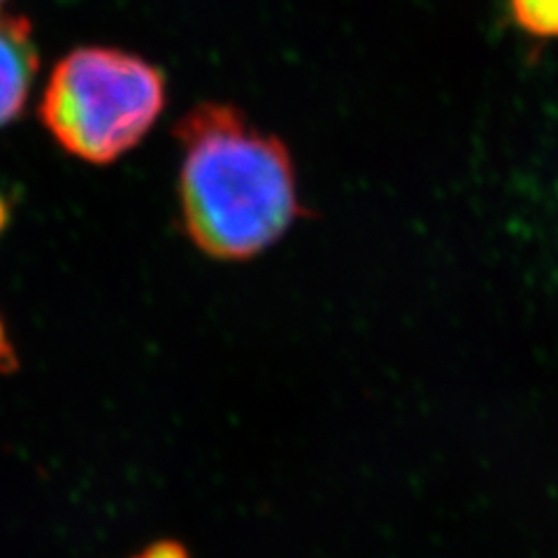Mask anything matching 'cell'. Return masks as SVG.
<instances>
[{
  "label": "cell",
  "mask_w": 558,
  "mask_h": 558,
  "mask_svg": "<svg viewBox=\"0 0 558 558\" xmlns=\"http://www.w3.org/2000/svg\"><path fill=\"white\" fill-rule=\"evenodd\" d=\"M174 135L182 147V219L198 250L242 260L289 231L301 203L282 140L226 102L196 105Z\"/></svg>",
  "instance_id": "1"
},
{
  "label": "cell",
  "mask_w": 558,
  "mask_h": 558,
  "mask_svg": "<svg viewBox=\"0 0 558 558\" xmlns=\"http://www.w3.org/2000/svg\"><path fill=\"white\" fill-rule=\"evenodd\" d=\"M166 108V77L147 59L114 47H80L51 70L40 119L51 137L86 163L117 161Z\"/></svg>",
  "instance_id": "2"
},
{
  "label": "cell",
  "mask_w": 558,
  "mask_h": 558,
  "mask_svg": "<svg viewBox=\"0 0 558 558\" xmlns=\"http://www.w3.org/2000/svg\"><path fill=\"white\" fill-rule=\"evenodd\" d=\"M38 65L31 22L22 14H0V129L26 108Z\"/></svg>",
  "instance_id": "3"
},
{
  "label": "cell",
  "mask_w": 558,
  "mask_h": 558,
  "mask_svg": "<svg viewBox=\"0 0 558 558\" xmlns=\"http://www.w3.org/2000/svg\"><path fill=\"white\" fill-rule=\"evenodd\" d=\"M510 12L535 38H558V0H510Z\"/></svg>",
  "instance_id": "4"
},
{
  "label": "cell",
  "mask_w": 558,
  "mask_h": 558,
  "mask_svg": "<svg viewBox=\"0 0 558 558\" xmlns=\"http://www.w3.org/2000/svg\"><path fill=\"white\" fill-rule=\"evenodd\" d=\"M135 558H186V551L174 543H161V545L149 547L147 551H143Z\"/></svg>",
  "instance_id": "5"
},
{
  "label": "cell",
  "mask_w": 558,
  "mask_h": 558,
  "mask_svg": "<svg viewBox=\"0 0 558 558\" xmlns=\"http://www.w3.org/2000/svg\"><path fill=\"white\" fill-rule=\"evenodd\" d=\"M10 368H14V354L5 336L3 322H0V371H10Z\"/></svg>",
  "instance_id": "6"
},
{
  "label": "cell",
  "mask_w": 558,
  "mask_h": 558,
  "mask_svg": "<svg viewBox=\"0 0 558 558\" xmlns=\"http://www.w3.org/2000/svg\"><path fill=\"white\" fill-rule=\"evenodd\" d=\"M0 223H3V203H0Z\"/></svg>",
  "instance_id": "7"
},
{
  "label": "cell",
  "mask_w": 558,
  "mask_h": 558,
  "mask_svg": "<svg viewBox=\"0 0 558 558\" xmlns=\"http://www.w3.org/2000/svg\"><path fill=\"white\" fill-rule=\"evenodd\" d=\"M5 3V0H0V5H3Z\"/></svg>",
  "instance_id": "8"
}]
</instances>
